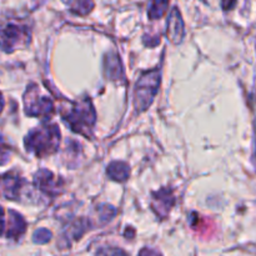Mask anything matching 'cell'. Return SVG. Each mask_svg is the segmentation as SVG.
Here are the masks:
<instances>
[{"label": "cell", "mask_w": 256, "mask_h": 256, "mask_svg": "<svg viewBox=\"0 0 256 256\" xmlns=\"http://www.w3.org/2000/svg\"><path fill=\"white\" fill-rule=\"evenodd\" d=\"M60 144L59 128L55 124H45L34 129L25 138V146L38 156L52 154Z\"/></svg>", "instance_id": "cell-1"}, {"label": "cell", "mask_w": 256, "mask_h": 256, "mask_svg": "<svg viewBox=\"0 0 256 256\" xmlns=\"http://www.w3.org/2000/svg\"><path fill=\"white\" fill-rule=\"evenodd\" d=\"M62 118L72 132L89 136L95 124L96 115L90 100H80L70 104L68 110L62 112Z\"/></svg>", "instance_id": "cell-2"}, {"label": "cell", "mask_w": 256, "mask_h": 256, "mask_svg": "<svg viewBox=\"0 0 256 256\" xmlns=\"http://www.w3.org/2000/svg\"><path fill=\"white\" fill-rule=\"evenodd\" d=\"M160 84V72L152 70L142 75L135 88V106L140 112L150 106Z\"/></svg>", "instance_id": "cell-3"}, {"label": "cell", "mask_w": 256, "mask_h": 256, "mask_svg": "<svg viewBox=\"0 0 256 256\" xmlns=\"http://www.w3.org/2000/svg\"><path fill=\"white\" fill-rule=\"evenodd\" d=\"M25 112L30 116L48 118L54 112V105L50 98L42 96L36 85L28 88L24 96Z\"/></svg>", "instance_id": "cell-4"}, {"label": "cell", "mask_w": 256, "mask_h": 256, "mask_svg": "<svg viewBox=\"0 0 256 256\" xmlns=\"http://www.w3.org/2000/svg\"><path fill=\"white\" fill-rule=\"evenodd\" d=\"M29 39V32L24 26L15 24H6L0 26V48L4 52H12Z\"/></svg>", "instance_id": "cell-5"}, {"label": "cell", "mask_w": 256, "mask_h": 256, "mask_svg": "<svg viewBox=\"0 0 256 256\" xmlns=\"http://www.w3.org/2000/svg\"><path fill=\"white\" fill-rule=\"evenodd\" d=\"M24 182L14 172L0 175V198L8 200L19 199Z\"/></svg>", "instance_id": "cell-6"}, {"label": "cell", "mask_w": 256, "mask_h": 256, "mask_svg": "<svg viewBox=\"0 0 256 256\" xmlns=\"http://www.w3.org/2000/svg\"><path fill=\"white\" fill-rule=\"evenodd\" d=\"M182 36H184V22H182L179 10L175 8L172 10L169 19H168V38L170 42L178 44L182 42Z\"/></svg>", "instance_id": "cell-7"}, {"label": "cell", "mask_w": 256, "mask_h": 256, "mask_svg": "<svg viewBox=\"0 0 256 256\" xmlns=\"http://www.w3.org/2000/svg\"><path fill=\"white\" fill-rule=\"evenodd\" d=\"M34 182L38 186V189L42 190V192H45L48 195H55L59 192V184H58L56 179L48 170H40V172H38L36 175H35Z\"/></svg>", "instance_id": "cell-8"}, {"label": "cell", "mask_w": 256, "mask_h": 256, "mask_svg": "<svg viewBox=\"0 0 256 256\" xmlns=\"http://www.w3.org/2000/svg\"><path fill=\"white\" fill-rule=\"evenodd\" d=\"M175 200L170 190H162L158 194L154 195V202H152V208L155 212L162 216L168 214L172 206L174 205Z\"/></svg>", "instance_id": "cell-9"}, {"label": "cell", "mask_w": 256, "mask_h": 256, "mask_svg": "<svg viewBox=\"0 0 256 256\" xmlns=\"http://www.w3.org/2000/svg\"><path fill=\"white\" fill-rule=\"evenodd\" d=\"M26 229V222L22 219L20 214H18L14 210L9 212V225H8L6 236L10 239H18L20 235H22Z\"/></svg>", "instance_id": "cell-10"}, {"label": "cell", "mask_w": 256, "mask_h": 256, "mask_svg": "<svg viewBox=\"0 0 256 256\" xmlns=\"http://www.w3.org/2000/svg\"><path fill=\"white\" fill-rule=\"evenodd\" d=\"M105 72L110 79L122 78V68L116 54H108L105 58Z\"/></svg>", "instance_id": "cell-11"}, {"label": "cell", "mask_w": 256, "mask_h": 256, "mask_svg": "<svg viewBox=\"0 0 256 256\" xmlns=\"http://www.w3.org/2000/svg\"><path fill=\"white\" fill-rule=\"evenodd\" d=\"M129 165L122 162H114L108 166V175L115 182H124L129 176Z\"/></svg>", "instance_id": "cell-12"}, {"label": "cell", "mask_w": 256, "mask_h": 256, "mask_svg": "<svg viewBox=\"0 0 256 256\" xmlns=\"http://www.w3.org/2000/svg\"><path fill=\"white\" fill-rule=\"evenodd\" d=\"M169 2H152V6L149 9V16L150 19H158V18L162 16L164 12H166Z\"/></svg>", "instance_id": "cell-13"}, {"label": "cell", "mask_w": 256, "mask_h": 256, "mask_svg": "<svg viewBox=\"0 0 256 256\" xmlns=\"http://www.w3.org/2000/svg\"><path fill=\"white\" fill-rule=\"evenodd\" d=\"M94 6V2H72V10L76 14L84 15L86 14L88 12H90V9Z\"/></svg>", "instance_id": "cell-14"}, {"label": "cell", "mask_w": 256, "mask_h": 256, "mask_svg": "<svg viewBox=\"0 0 256 256\" xmlns=\"http://www.w3.org/2000/svg\"><path fill=\"white\" fill-rule=\"evenodd\" d=\"M32 239H34V242H38V244H45V242H48L52 239V232L46 229H39L34 232Z\"/></svg>", "instance_id": "cell-15"}, {"label": "cell", "mask_w": 256, "mask_h": 256, "mask_svg": "<svg viewBox=\"0 0 256 256\" xmlns=\"http://www.w3.org/2000/svg\"><path fill=\"white\" fill-rule=\"evenodd\" d=\"M96 256H128V254L118 248H102L96 252Z\"/></svg>", "instance_id": "cell-16"}, {"label": "cell", "mask_w": 256, "mask_h": 256, "mask_svg": "<svg viewBox=\"0 0 256 256\" xmlns=\"http://www.w3.org/2000/svg\"><path fill=\"white\" fill-rule=\"evenodd\" d=\"M99 214L100 219H102V222H108V220H110L115 215V210L114 208L110 206V205H102L99 210Z\"/></svg>", "instance_id": "cell-17"}, {"label": "cell", "mask_w": 256, "mask_h": 256, "mask_svg": "<svg viewBox=\"0 0 256 256\" xmlns=\"http://www.w3.org/2000/svg\"><path fill=\"white\" fill-rule=\"evenodd\" d=\"M139 256H162L158 252L152 249H142V252H139Z\"/></svg>", "instance_id": "cell-18"}, {"label": "cell", "mask_w": 256, "mask_h": 256, "mask_svg": "<svg viewBox=\"0 0 256 256\" xmlns=\"http://www.w3.org/2000/svg\"><path fill=\"white\" fill-rule=\"evenodd\" d=\"M5 229V218H4V210L0 206V235H2Z\"/></svg>", "instance_id": "cell-19"}, {"label": "cell", "mask_w": 256, "mask_h": 256, "mask_svg": "<svg viewBox=\"0 0 256 256\" xmlns=\"http://www.w3.org/2000/svg\"><path fill=\"white\" fill-rule=\"evenodd\" d=\"M2 108H4V98H2V94L0 92V112H2Z\"/></svg>", "instance_id": "cell-20"}]
</instances>
